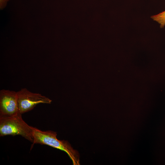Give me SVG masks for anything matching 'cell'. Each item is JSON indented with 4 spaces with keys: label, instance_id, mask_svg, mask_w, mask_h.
<instances>
[{
    "label": "cell",
    "instance_id": "1",
    "mask_svg": "<svg viewBox=\"0 0 165 165\" xmlns=\"http://www.w3.org/2000/svg\"><path fill=\"white\" fill-rule=\"evenodd\" d=\"M32 129L34 138L33 145L35 144L47 145L63 151L68 154L73 165L80 164L79 154L78 151L74 149L68 141L58 139L56 132L43 131L33 127Z\"/></svg>",
    "mask_w": 165,
    "mask_h": 165
},
{
    "label": "cell",
    "instance_id": "2",
    "mask_svg": "<svg viewBox=\"0 0 165 165\" xmlns=\"http://www.w3.org/2000/svg\"><path fill=\"white\" fill-rule=\"evenodd\" d=\"M20 135L33 143L32 127L22 119L21 114L12 116H0V136Z\"/></svg>",
    "mask_w": 165,
    "mask_h": 165
},
{
    "label": "cell",
    "instance_id": "3",
    "mask_svg": "<svg viewBox=\"0 0 165 165\" xmlns=\"http://www.w3.org/2000/svg\"><path fill=\"white\" fill-rule=\"evenodd\" d=\"M18 104L20 113L21 114L31 110L38 104H50L52 100L38 93H32L26 88L17 92Z\"/></svg>",
    "mask_w": 165,
    "mask_h": 165
},
{
    "label": "cell",
    "instance_id": "4",
    "mask_svg": "<svg viewBox=\"0 0 165 165\" xmlns=\"http://www.w3.org/2000/svg\"><path fill=\"white\" fill-rule=\"evenodd\" d=\"M20 113L17 92L2 90L0 92V116H12Z\"/></svg>",
    "mask_w": 165,
    "mask_h": 165
},
{
    "label": "cell",
    "instance_id": "5",
    "mask_svg": "<svg viewBox=\"0 0 165 165\" xmlns=\"http://www.w3.org/2000/svg\"><path fill=\"white\" fill-rule=\"evenodd\" d=\"M151 17L160 24L161 28H164L165 25V11L157 15L152 16Z\"/></svg>",
    "mask_w": 165,
    "mask_h": 165
},
{
    "label": "cell",
    "instance_id": "6",
    "mask_svg": "<svg viewBox=\"0 0 165 165\" xmlns=\"http://www.w3.org/2000/svg\"><path fill=\"white\" fill-rule=\"evenodd\" d=\"M9 0H0V8L2 9L6 6L7 2Z\"/></svg>",
    "mask_w": 165,
    "mask_h": 165
}]
</instances>
